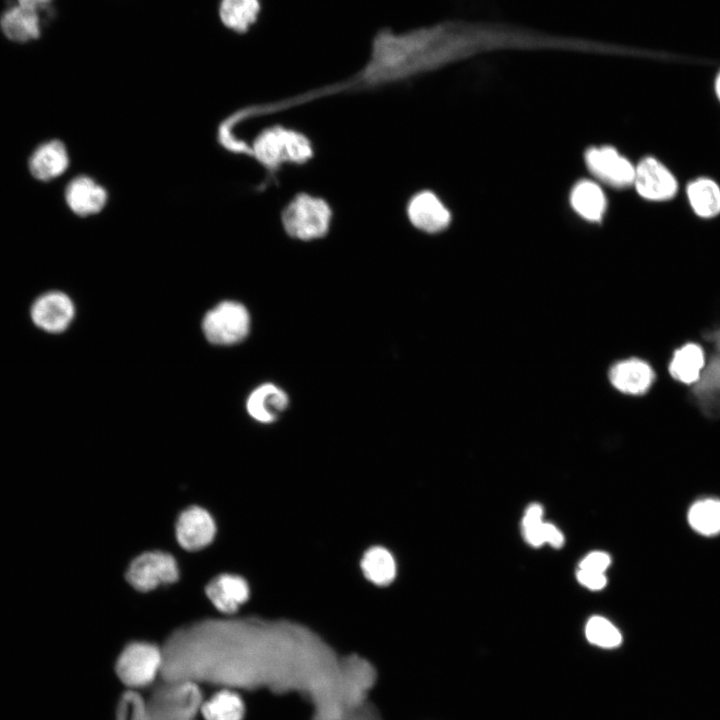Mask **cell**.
I'll return each mask as SVG.
<instances>
[{
    "instance_id": "cell-28",
    "label": "cell",
    "mask_w": 720,
    "mask_h": 720,
    "mask_svg": "<svg viewBox=\"0 0 720 720\" xmlns=\"http://www.w3.org/2000/svg\"><path fill=\"white\" fill-rule=\"evenodd\" d=\"M542 531L544 542H548L555 548L562 546L564 541L563 535L553 524L543 522Z\"/></svg>"
},
{
    "instance_id": "cell-7",
    "label": "cell",
    "mask_w": 720,
    "mask_h": 720,
    "mask_svg": "<svg viewBox=\"0 0 720 720\" xmlns=\"http://www.w3.org/2000/svg\"><path fill=\"white\" fill-rule=\"evenodd\" d=\"M75 306L71 298L61 291H49L38 296L31 305V320L39 329L57 334L72 323Z\"/></svg>"
},
{
    "instance_id": "cell-27",
    "label": "cell",
    "mask_w": 720,
    "mask_h": 720,
    "mask_svg": "<svg viewBox=\"0 0 720 720\" xmlns=\"http://www.w3.org/2000/svg\"><path fill=\"white\" fill-rule=\"evenodd\" d=\"M577 578L581 584L592 590L602 589L606 585V577L602 572L580 569Z\"/></svg>"
},
{
    "instance_id": "cell-24",
    "label": "cell",
    "mask_w": 720,
    "mask_h": 720,
    "mask_svg": "<svg viewBox=\"0 0 720 720\" xmlns=\"http://www.w3.org/2000/svg\"><path fill=\"white\" fill-rule=\"evenodd\" d=\"M585 632L591 643L604 648L616 647L622 641L618 629L607 619L599 616L592 617L587 622Z\"/></svg>"
},
{
    "instance_id": "cell-16",
    "label": "cell",
    "mask_w": 720,
    "mask_h": 720,
    "mask_svg": "<svg viewBox=\"0 0 720 720\" xmlns=\"http://www.w3.org/2000/svg\"><path fill=\"white\" fill-rule=\"evenodd\" d=\"M69 158L64 144L51 140L40 145L29 160L32 175L42 181L60 176L67 169Z\"/></svg>"
},
{
    "instance_id": "cell-25",
    "label": "cell",
    "mask_w": 720,
    "mask_h": 720,
    "mask_svg": "<svg viewBox=\"0 0 720 720\" xmlns=\"http://www.w3.org/2000/svg\"><path fill=\"white\" fill-rule=\"evenodd\" d=\"M542 514V507L539 504H532L526 510L523 518L525 538L533 546H540L544 543Z\"/></svg>"
},
{
    "instance_id": "cell-30",
    "label": "cell",
    "mask_w": 720,
    "mask_h": 720,
    "mask_svg": "<svg viewBox=\"0 0 720 720\" xmlns=\"http://www.w3.org/2000/svg\"><path fill=\"white\" fill-rule=\"evenodd\" d=\"M715 92H716L717 98L720 101V71L715 79Z\"/></svg>"
},
{
    "instance_id": "cell-20",
    "label": "cell",
    "mask_w": 720,
    "mask_h": 720,
    "mask_svg": "<svg viewBox=\"0 0 720 720\" xmlns=\"http://www.w3.org/2000/svg\"><path fill=\"white\" fill-rule=\"evenodd\" d=\"M687 196L695 214L712 218L720 214V187L709 178H698L690 182Z\"/></svg>"
},
{
    "instance_id": "cell-17",
    "label": "cell",
    "mask_w": 720,
    "mask_h": 720,
    "mask_svg": "<svg viewBox=\"0 0 720 720\" xmlns=\"http://www.w3.org/2000/svg\"><path fill=\"white\" fill-rule=\"evenodd\" d=\"M206 592L214 606L224 613L236 611L249 595L245 580L234 575L218 576L208 584Z\"/></svg>"
},
{
    "instance_id": "cell-21",
    "label": "cell",
    "mask_w": 720,
    "mask_h": 720,
    "mask_svg": "<svg viewBox=\"0 0 720 720\" xmlns=\"http://www.w3.org/2000/svg\"><path fill=\"white\" fill-rule=\"evenodd\" d=\"M703 366L704 353L701 347L687 344L674 353L669 370L674 378L690 384L699 378Z\"/></svg>"
},
{
    "instance_id": "cell-18",
    "label": "cell",
    "mask_w": 720,
    "mask_h": 720,
    "mask_svg": "<svg viewBox=\"0 0 720 720\" xmlns=\"http://www.w3.org/2000/svg\"><path fill=\"white\" fill-rule=\"evenodd\" d=\"M573 209L588 221H600L606 210V198L601 188L589 180L580 181L571 192Z\"/></svg>"
},
{
    "instance_id": "cell-2",
    "label": "cell",
    "mask_w": 720,
    "mask_h": 720,
    "mask_svg": "<svg viewBox=\"0 0 720 720\" xmlns=\"http://www.w3.org/2000/svg\"><path fill=\"white\" fill-rule=\"evenodd\" d=\"M314 154V144L305 133L282 125L264 129L251 147V156L271 174L284 164L304 165Z\"/></svg>"
},
{
    "instance_id": "cell-26",
    "label": "cell",
    "mask_w": 720,
    "mask_h": 720,
    "mask_svg": "<svg viewBox=\"0 0 720 720\" xmlns=\"http://www.w3.org/2000/svg\"><path fill=\"white\" fill-rule=\"evenodd\" d=\"M610 564V557L604 552H593L587 555L580 563V569L595 572H604Z\"/></svg>"
},
{
    "instance_id": "cell-1",
    "label": "cell",
    "mask_w": 720,
    "mask_h": 720,
    "mask_svg": "<svg viewBox=\"0 0 720 720\" xmlns=\"http://www.w3.org/2000/svg\"><path fill=\"white\" fill-rule=\"evenodd\" d=\"M542 36L527 27L448 19L374 35L363 65L341 80L345 92L384 88L411 81L477 53L506 48H538Z\"/></svg>"
},
{
    "instance_id": "cell-14",
    "label": "cell",
    "mask_w": 720,
    "mask_h": 720,
    "mask_svg": "<svg viewBox=\"0 0 720 720\" xmlns=\"http://www.w3.org/2000/svg\"><path fill=\"white\" fill-rule=\"evenodd\" d=\"M69 208L79 216L98 213L107 201L105 189L87 176L73 179L65 192Z\"/></svg>"
},
{
    "instance_id": "cell-9",
    "label": "cell",
    "mask_w": 720,
    "mask_h": 720,
    "mask_svg": "<svg viewBox=\"0 0 720 720\" xmlns=\"http://www.w3.org/2000/svg\"><path fill=\"white\" fill-rule=\"evenodd\" d=\"M585 161L590 172L606 184L617 188L633 184L635 167L612 147L589 149Z\"/></svg>"
},
{
    "instance_id": "cell-23",
    "label": "cell",
    "mask_w": 720,
    "mask_h": 720,
    "mask_svg": "<svg viewBox=\"0 0 720 720\" xmlns=\"http://www.w3.org/2000/svg\"><path fill=\"white\" fill-rule=\"evenodd\" d=\"M365 576L375 584L390 583L396 574V565L392 555L382 547H375L366 552L362 560Z\"/></svg>"
},
{
    "instance_id": "cell-13",
    "label": "cell",
    "mask_w": 720,
    "mask_h": 720,
    "mask_svg": "<svg viewBox=\"0 0 720 720\" xmlns=\"http://www.w3.org/2000/svg\"><path fill=\"white\" fill-rule=\"evenodd\" d=\"M609 379L619 391L632 395L645 393L655 379L652 368L639 359H629L615 364L610 372Z\"/></svg>"
},
{
    "instance_id": "cell-8",
    "label": "cell",
    "mask_w": 720,
    "mask_h": 720,
    "mask_svg": "<svg viewBox=\"0 0 720 720\" xmlns=\"http://www.w3.org/2000/svg\"><path fill=\"white\" fill-rule=\"evenodd\" d=\"M178 569L172 556L162 552L144 553L130 565L127 578L136 589L147 591L177 579Z\"/></svg>"
},
{
    "instance_id": "cell-15",
    "label": "cell",
    "mask_w": 720,
    "mask_h": 720,
    "mask_svg": "<svg viewBox=\"0 0 720 720\" xmlns=\"http://www.w3.org/2000/svg\"><path fill=\"white\" fill-rule=\"evenodd\" d=\"M41 14L17 4L8 7L0 17V28L13 42L25 43L41 35Z\"/></svg>"
},
{
    "instance_id": "cell-6",
    "label": "cell",
    "mask_w": 720,
    "mask_h": 720,
    "mask_svg": "<svg viewBox=\"0 0 720 720\" xmlns=\"http://www.w3.org/2000/svg\"><path fill=\"white\" fill-rule=\"evenodd\" d=\"M405 213L414 229L429 235L445 231L452 219L448 207L429 189L414 192L406 202Z\"/></svg>"
},
{
    "instance_id": "cell-4",
    "label": "cell",
    "mask_w": 720,
    "mask_h": 720,
    "mask_svg": "<svg viewBox=\"0 0 720 720\" xmlns=\"http://www.w3.org/2000/svg\"><path fill=\"white\" fill-rule=\"evenodd\" d=\"M162 654L155 645L135 642L119 655L114 672L118 681L128 688H145L152 685L161 671Z\"/></svg>"
},
{
    "instance_id": "cell-19",
    "label": "cell",
    "mask_w": 720,
    "mask_h": 720,
    "mask_svg": "<svg viewBox=\"0 0 720 720\" xmlns=\"http://www.w3.org/2000/svg\"><path fill=\"white\" fill-rule=\"evenodd\" d=\"M260 10V0H221L219 17L230 30L245 33L257 21Z\"/></svg>"
},
{
    "instance_id": "cell-10",
    "label": "cell",
    "mask_w": 720,
    "mask_h": 720,
    "mask_svg": "<svg viewBox=\"0 0 720 720\" xmlns=\"http://www.w3.org/2000/svg\"><path fill=\"white\" fill-rule=\"evenodd\" d=\"M633 185L638 194L651 201H664L677 192L674 175L657 159L647 157L635 167Z\"/></svg>"
},
{
    "instance_id": "cell-11",
    "label": "cell",
    "mask_w": 720,
    "mask_h": 720,
    "mask_svg": "<svg viewBox=\"0 0 720 720\" xmlns=\"http://www.w3.org/2000/svg\"><path fill=\"white\" fill-rule=\"evenodd\" d=\"M176 533L182 547L197 550L211 542L215 534V524L207 511L191 507L180 515Z\"/></svg>"
},
{
    "instance_id": "cell-22",
    "label": "cell",
    "mask_w": 720,
    "mask_h": 720,
    "mask_svg": "<svg viewBox=\"0 0 720 720\" xmlns=\"http://www.w3.org/2000/svg\"><path fill=\"white\" fill-rule=\"evenodd\" d=\"M688 521L702 535L720 533V500L708 498L695 502L689 509Z\"/></svg>"
},
{
    "instance_id": "cell-12",
    "label": "cell",
    "mask_w": 720,
    "mask_h": 720,
    "mask_svg": "<svg viewBox=\"0 0 720 720\" xmlns=\"http://www.w3.org/2000/svg\"><path fill=\"white\" fill-rule=\"evenodd\" d=\"M289 398L284 390L272 383L261 384L247 398L246 409L256 421L273 423L286 410Z\"/></svg>"
},
{
    "instance_id": "cell-29",
    "label": "cell",
    "mask_w": 720,
    "mask_h": 720,
    "mask_svg": "<svg viewBox=\"0 0 720 720\" xmlns=\"http://www.w3.org/2000/svg\"><path fill=\"white\" fill-rule=\"evenodd\" d=\"M53 0H17V5L38 12H48Z\"/></svg>"
},
{
    "instance_id": "cell-5",
    "label": "cell",
    "mask_w": 720,
    "mask_h": 720,
    "mask_svg": "<svg viewBox=\"0 0 720 720\" xmlns=\"http://www.w3.org/2000/svg\"><path fill=\"white\" fill-rule=\"evenodd\" d=\"M250 321L249 312L243 304L223 301L205 314L202 330L212 344L234 345L247 337Z\"/></svg>"
},
{
    "instance_id": "cell-3",
    "label": "cell",
    "mask_w": 720,
    "mask_h": 720,
    "mask_svg": "<svg viewBox=\"0 0 720 720\" xmlns=\"http://www.w3.org/2000/svg\"><path fill=\"white\" fill-rule=\"evenodd\" d=\"M334 212L323 197L309 193H296L281 212V224L285 233L298 241H315L330 232Z\"/></svg>"
}]
</instances>
